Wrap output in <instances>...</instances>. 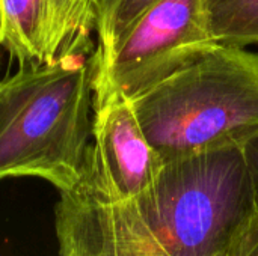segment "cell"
Listing matches in <instances>:
<instances>
[{
    "instance_id": "12",
    "label": "cell",
    "mask_w": 258,
    "mask_h": 256,
    "mask_svg": "<svg viewBox=\"0 0 258 256\" xmlns=\"http://www.w3.org/2000/svg\"><path fill=\"white\" fill-rule=\"evenodd\" d=\"M231 256H258V214L239 240Z\"/></svg>"
},
{
    "instance_id": "1",
    "label": "cell",
    "mask_w": 258,
    "mask_h": 256,
    "mask_svg": "<svg viewBox=\"0 0 258 256\" xmlns=\"http://www.w3.org/2000/svg\"><path fill=\"white\" fill-rule=\"evenodd\" d=\"M94 59L73 54L0 78V181L41 178L76 187L92 137Z\"/></svg>"
},
{
    "instance_id": "10",
    "label": "cell",
    "mask_w": 258,
    "mask_h": 256,
    "mask_svg": "<svg viewBox=\"0 0 258 256\" xmlns=\"http://www.w3.org/2000/svg\"><path fill=\"white\" fill-rule=\"evenodd\" d=\"M157 0H97V48L94 57H103L116 45L128 27Z\"/></svg>"
},
{
    "instance_id": "11",
    "label": "cell",
    "mask_w": 258,
    "mask_h": 256,
    "mask_svg": "<svg viewBox=\"0 0 258 256\" xmlns=\"http://www.w3.org/2000/svg\"><path fill=\"white\" fill-rule=\"evenodd\" d=\"M242 151H243V157H245L246 167L249 172L251 186L254 192V201L258 210V134L242 146Z\"/></svg>"
},
{
    "instance_id": "6",
    "label": "cell",
    "mask_w": 258,
    "mask_h": 256,
    "mask_svg": "<svg viewBox=\"0 0 258 256\" xmlns=\"http://www.w3.org/2000/svg\"><path fill=\"white\" fill-rule=\"evenodd\" d=\"M162 167L163 160L148 142L132 101L110 95L94 103L85 170L97 187L132 201L153 186Z\"/></svg>"
},
{
    "instance_id": "7",
    "label": "cell",
    "mask_w": 258,
    "mask_h": 256,
    "mask_svg": "<svg viewBox=\"0 0 258 256\" xmlns=\"http://www.w3.org/2000/svg\"><path fill=\"white\" fill-rule=\"evenodd\" d=\"M59 195L54 208L59 256H107L100 204L85 172L76 187Z\"/></svg>"
},
{
    "instance_id": "5",
    "label": "cell",
    "mask_w": 258,
    "mask_h": 256,
    "mask_svg": "<svg viewBox=\"0 0 258 256\" xmlns=\"http://www.w3.org/2000/svg\"><path fill=\"white\" fill-rule=\"evenodd\" d=\"M97 0H0V47L20 66L94 54Z\"/></svg>"
},
{
    "instance_id": "8",
    "label": "cell",
    "mask_w": 258,
    "mask_h": 256,
    "mask_svg": "<svg viewBox=\"0 0 258 256\" xmlns=\"http://www.w3.org/2000/svg\"><path fill=\"white\" fill-rule=\"evenodd\" d=\"M88 177L103 217L107 256H177L160 243L142 220L133 201L110 196Z\"/></svg>"
},
{
    "instance_id": "4",
    "label": "cell",
    "mask_w": 258,
    "mask_h": 256,
    "mask_svg": "<svg viewBox=\"0 0 258 256\" xmlns=\"http://www.w3.org/2000/svg\"><path fill=\"white\" fill-rule=\"evenodd\" d=\"M216 42L204 0H157L103 57H94V103L110 95L128 101L197 62Z\"/></svg>"
},
{
    "instance_id": "3",
    "label": "cell",
    "mask_w": 258,
    "mask_h": 256,
    "mask_svg": "<svg viewBox=\"0 0 258 256\" xmlns=\"http://www.w3.org/2000/svg\"><path fill=\"white\" fill-rule=\"evenodd\" d=\"M132 201L156 238L186 256H231L258 214L242 146L166 161Z\"/></svg>"
},
{
    "instance_id": "13",
    "label": "cell",
    "mask_w": 258,
    "mask_h": 256,
    "mask_svg": "<svg viewBox=\"0 0 258 256\" xmlns=\"http://www.w3.org/2000/svg\"><path fill=\"white\" fill-rule=\"evenodd\" d=\"M0 48H2V47H0Z\"/></svg>"
},
{
    "instance_id": "2",
    "label": "cell",
    "mask_w": 258,
    "mask_h": 256,
    "mask_svg": "<svg viewBox=\"0 0 258 256\" xmlns=\"http://www.w3.org/2000/svg\"><path fill=\"white\" fill-rule=\"evenodd\" d=\"M132 106L163 163L243 146L258 134V53L216 44Z\"/></svg>"
},
{
    "instance_id": "9",
    "label": "cell",
    "mask_w": 258,
    "mask_h": 256,
    "mask_svg": "<svg viewBox=\"0 0 258 256\" xmlns=\"http://www.w3.org/2000/svg\"><path fill=\"white\" fill-rule=\"evenodd\" d=\"M209 32L216 44H258V0H204Z\"/></svg>"
}]
</instances>
